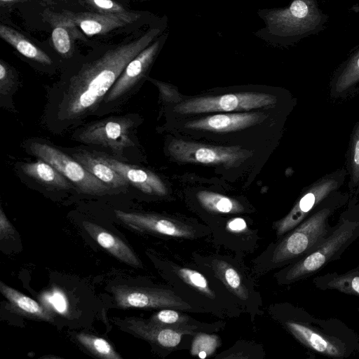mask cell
Returning <instances> with one entry per match:
<instances>
[{
  "instance_id": "1",
  "label": "cell",
  "mask_w": 359,
  "mask_h": 359,
  "mask_svg": "<svg viewBox=\"0 0 359 359\" xmlns=\"http://www.w3.org/2000/svg\"><path fill=\"white\" fill-rule=\"evenodd\" d=\"M160 33L159 27L150 29L140 37L110 49L97 60L83 65L69 80L61 102L62 117L75 119L95 109L126 65Z\"/></svg>"
},
{
  "instance_id": "2",
  "label": "cell",
  "mask_w": 359,
  "mask_h": 359,
  "mask_svg": "<svg viewBox=\"0 0 359 359\" xmlns=\"http://www.w3.org/2000/svg\"><path fill=\"white\" fill-rule=\"evenodd\" d=\"M282 325L302 346L332 359H346L359 353V335L337 318H318L302 308L285 304Z\"/></svg>"
},
{
  "instance_id": "3",
  "label": "cell",
  "mask_w": 359,
  "mask_h": 359,
  "mask_svg": "<svg viewBox=\"0 0 359 359\" xmlns=\"http://www.w3.org/2000/svg\"><path fill=\"white\" fill-rule=\"evenodd\" d=\"M359 238V202L350 197L330 235L311 252L287 265L278 274L281 284H290L318 273L326 265L339 259Z\"/></svg>"
},
{
  "instance_id": "4",
  "label": "cell",
  "mask_w": 359,
  "mask_h": 359,
  "mask_svg": "<svg viewBox=\"0 0 359 359\" xmlns=\"http://www.w3.org/2000/svg\"><path fill=\"white\" fill-rule=\"evenodd\" d=\"M351 196L349 192L339 190L327 196L312 214L284 235L273 250L271 264L289 265L316 249L333 229L330 218L346 205Z\"/></svg>"
},
{
  "instance_id": "5",
  "label": "cell",
  "mask_w": 359,
  "mask_h": 359,
  "mask_svg": "<svg viewBox=\"0 0 359 359\" xmlns=\"http://www.w3.org/2000/svg\"><path fill=\"white\" fill-rule=\"evenodd\" d=\"M266 32L276 42L290 45L322 31L328 17L320 8L318 0H292L283 8L262 14Z\"/></svg>"
},
{
  "instance_id": "6",
  "label": "cell",
  "mask_w": 359,
  "mask_h": 359,
  "mask_svg": "<svg viewBox=\"0 0 359 359\" xmlns=\"http://www.w3.org/2000/svg\"><path fill=\"white\" fill-rule=\"evenodd\" d=\"M346 177V168H341L304 187L290 211L275 223L277 236H284L312 214L327 196L340 189Z\"/></svg>"
},
{
  "instance_id": "7",
  "label": "cell",
  "mask_w": 359,
  "mask_h": 359,
  "mask_svg": "<svg viewBox=\"0 0 359 359\" xmlns=\"http://www.w3.org/2000/svg\"><path fill=\"white\" fill-rule=\"evenodd\" d=\"M278 102V97L272 94L243 92L191 98L176 105L174 107V111L182 114H195L214 111L250 110L274 107Z\"/></svg>"
},
{
  "instance_id": "8",
  "label": "cell",
  "mask_w": 359,
  "mask_h": 359,
  "mask_svg": "<svg viewBox=\"0 0 359 359\" xmlns=\"http://www.w3.org/2000/svg\"><path fill=\"white\" fill-rule=\"evenodd\" d=\"M168 151L181 162L219 165L227 168L239 165L253 155L252 151L240 146H215L182 140H172Z\"/></svg>"
},
{
  "instance_id": "9",
  "label": "cell",
  "mask_w": 359,
  "mask_h": 359,
  "mask_svg": "<svg viewBox=\"0 0 359 359\" xmlns=\"http://www.w3.org/2000/svg\"><path fill=\"white\" fill-rule=\"evenodd\" d=\"M30 150L39 159L55 167L83 193L100 196L106 194L110 188L90 173L77 161L53 147L34 142L30 145Z\"/></svg>"
},
{
  "instance_id": "10",
  "label": "cell",
  "mask_w": 359,
  "mask_h": 359,
  "mask_svg": "<svg viewBox=\"0 0 359 359\" xmlns=\"http://www.w3.org/2000/svg\"><path fill=\"white\" fill-rule=\"evenodd\" d=\"M116 305L126 309H174L191 310L192 306L172 292L159 288L116 285L111 287Z\"/></svg>"
},
{
  "instance_id": "11",
  "label": "cell",
  "mask_w": 359,
  "mask_h": 359,
  "mask_svg": "<svg viewBox=\"0 0 359 359\" xmlns=\"http://www.w3.org/2000/svg\"><path fill=\"white\" fill-rule=\"evenodd\" d=\"M133 123L129 118H117L95 123L84 128L79 135V141L91 144L101 145L116 154L134 145L130 133Z\"/></svg>"
},
{
  "instance_id": "12",
  "label": "cell",
  "mask_w": 359,
  "mask_h": 359,
  "mask_svg": "<svg viewBox=\"0 0 359 359\" xmlns=\"http://www.w3.org/2000/svg\"><path fill=\"white\" fill-rule=\"evenodd\" d=\"M117 219L126 226L138 231L190 238L195 236L193 228L178 220L155 214L128 212L114 210Z\"/></svg>"
},
{
  "instance_id": "13",
  "label": "cell",
  "mask_w": 359,
  "mask_h": 359,
  "mask_svg": "<svg viewBox=\"0 0 359 359\" xmlns=\"http://www.w3.org/2000/svg\"><path fill=\"white\" fill-rule=\"evenodd\" d=\"M126 330L136 336L163 348H175L185 334H191L196 329L195 325L168 327L152 323L148 320L130 317L118 320Z\"/></svg>"
},
{
  "instance_id": "14",
  "label": "cell",
  "mask_w": 359,
  "mask_h": 359,
  "mask_svg": "<svg viewBox=\"0 0 359 359\" xmlns=\"http://www.w3.org/2000/svg\"><path fill=\"white\" fill-rule=\"evenodd\" d=\"M140 17L139 13L128 11L118 13L65 12L59 18L72 26L79 27L84 34L90 36L125 27L136 22Z\"/></svg>"
},
{
  "instance_id": "15",
  "label": "cell",
  "mask_w": 359,
  "mask_h": 359,
  "mask_svg": "<svg viewBox=\"0 0 359 359\" xmlns=\"http://www.w3.org/2000/svg\"><path fill=\"white\" fill-rule=\"evenodd\" d=\"M165 39V36L157 39L126 65L108 92L106 102L119 98L140 80L153 63Z\"/></svg>"
},
{
  "instance_id": "16",
  "label": "cell",
  "mask_w": 359,
  "mask_h": 359,
  "mask_svg": "<svg viewBox=\"0 0 359 359\" xmlns=\"http://www.w3.org/2000/svg\"><path fill=\"white\" fill-rule=\"evenodd\" d=\"M267 115L262 113L222 114L187 122L189 129L215 133H228L243 130L262 122Z\"/></svg>"
},
{
  "instance_id": "17",
  "label": "cell",
  "mask_w": 359,
  "mask_h": 359,
  "mask_svg": "<svg viewBox=\"0 0 359 359\" xmlns=\"http://www.w3.org/2000/svg\"><path fill=\"white\" fill-rule=\"evenodd\" d=\"M97 157L142 192L159 196L167 195L168 189L165 184L155 173L106 156H97Z\"/></svg>"
},
{
  "instance_id": "18",
  "label": "cell",
  "mask_w": 359,
  "mask_h": 359,
  "mask_svg": "<svg viewBox=\"0 0 359 359\" xmlns=\"http://www.w3.org/2000/svg\"><path fill=\"white\" fill-rule=\"evenodd\" d=\"M359 85V46L333 73L329 83L332 100H344L353 95Z\"/></svg>"
},
{
  "instance_id": "19",
  "label": "cell",
  "mask_w": 359,
  "mask_h": 359,
  "mask_svg": "<svg viewBox=\"0 0 359 359\" xmlns=\"http://www.w3.org/2000/svg\"><path fill=\"white\" fill-rule=\"evenodd\" d=\"M83 226L100 247L105 249L117 259L133 267L142 266V262L135 252L118 236L90 222H83Z\"/></svg>"
},
{
  "instance_id": "20",
  "label": "cell",
  "mask_w": 359,
  "mask_h": 359,
  "mask_svg": "<svg viewBox=\"0 0 359 359\" xmlns=\"http://www.w3.org/2000/svg\"><path fill=\"white\" fill-rule=\"evenodd\" d=\"M313 284L320 290H337L359 298V265L342 273L327 272L316 276Z\"/></svg>"
},
{
  "instance_id": "21",
  "label": "cell",
  "mask_w": 359,
  "mask_h": 359,
  "mask_svg": "<svg viewBox=\"0 0 359 359\" xmlns=\"http://www.w3.org/2000/svg\"><path fill=\"white\" fill-rule=\"evenodd\" d=\"M74 156L86 170L110 188H120L128 184L124 177L97 156L86 151L76 153Z\"/></svg>"
},
{
  "instance_id": "22",
  "label": "cell",
  "mask_w": 359,
  "mask_h": 359,
  "mask_svg": "<svg viewBox=\"0 0 359 359\" xmlns=\"http://www.w3.org/2000/svg\"><path fill=\"white\" fill-rule=\"evenodd\" d=\"M0 291L10 304L23 315L44 321L53 320L47 309L34 299L6 285L2 281L0 282Z\"/></svg>"
},
{
  "instance_id": "23",
  "label": "cell",
  "mask_w": 359,
  "mask_h": 359,
  "mask_svg": "<svg viewBox=\"0 0 359 359\" xmlns=\"http://www.w3.org/2000/svg\"><path fill=\"white\" fill-rule=\"evenodd\" d=\"M0 36L25 57L43 65L52 64V60L45 52L13 28L1 25Z\"/></svg>"
},
{
  "instance_id": "24",
  "label": "cell",
  "mask_w": 359,
  "mask_h": 359,
  "mask_svg": "<svg viewBox=\"0 0 359 359\" xmlns=\"http://www.w3.org/2000/svg\"><path fill=\"white\" fill-rule=\"evenodd\" d=\"M21 168L27 176L43 184L65 189L71 187V184L61 172L43 160L22 163Z\"/></svg>"
},
{
  "instance_id": "25",
  "label": "cell",
  "mask_w": 359,
  "mask_h": 359,
  "mask_svg": "<svg viewBox=\"0 0 359 359\" xmlns=\"http://www.w3.org/2000/svg\"><path fill=\"white\" fill-rule=\"evenodd\" d=\"M346 170L348 176L349 193L357 196L359 194V120L350 135L346 153Z\"/></svg>"
},
{
  "instance_id": "26",
  "label": "cell",
  "mask_w": 359,
  "mask_h": 359,
  "mask_svg": "<svg viewBox=\"0 0 359 359\" xmlns=\"http://www.w3.org/2000/svg\"><path fill=\"white\" fill-rule=\"evenodd\" d=\"M196 197L205 210L221 214H235L244 211L243 206L236 200L210 191L202 190Z\"/></svg>"
},
{
  "instance_id": "27",
  "label": "cell",
  "mask_w": 359,
  "mask_h": 359,
  "mask_svg": "<svg viewBox=\"0 0 359 359\" xmlns=\"http://www.w3.org/2000/svg\"><path fill=\"white\" fill-rule=\"evenodd\" d=\"M212 268L215 276L232 292L242 300L248 298V292L241 276L238 270L228 262L215 259L212 262Z\"/></svg>"
},
{
  "instance_id": "28",
  "label": "cell",
  "mask_w": 359,
  "mask_h": 359,
  "mask_svg": "<svg viewBox=\"0 0 359 359\" xmlns=\"http://www.w3.org/2000/svg\"><path fill=\"white\" fill-rule=\"evenodd\" d=\"M78 341L91 353L104 359H122L114 347L106 339L89 334L80 333L76 336Z\"/></svg>"
},
{
  "instance_id": "29",
  "label": "cell",
  "mask_w": 359,
  "mask_h": 359,
  "mask_svg": "<svg viewBox=\"0 0 359 359\" xmlns=\"http://www.w3.org/2000/svg\"><path fill=\"white\" fill-rule=\"evenodd\" d=\"M175 270L177 276L188 285L210 298L215 297L208 280L201 273L185 267H177Z\"/></svg>"
},
{
  "instance_id": "30",
  "label": "cell",
  "mask_w": 359,
  "mask_h": 359,
  "mask_svg": "<svg viewBox=\"0 0 359 359\" xmlns=\"http://www.w3.org/2000/svg\"><path fill=\"white\" fill-rule=\"evenodd\" d=\"M59 20L52 32V41L57 52L67 57L72 49V41L68 29L71 25L60 18Z\"/></svg>"
},
{
  "instance_id": "31",
  "label": "cell",
  "mask_w": 359,
  "mask_h": 359,
  "mask_svg": "<svg viewBox=\"0 0 359 359\" xmlns=\"http://www.w3.org/2000/svg\"><path fill=\"white\" fill-rule=\"evenodd\" d=\"M189 319L190 318L184 313L166 308L155 313L148 320L163 326L182 327L189 325Z\"/></svg>"
},
{
  "instance_id": "32",
  "label": "cell",
  "mask_w": 359,
  "mask_h": 359,
  "mask_svg": "<svg viewBox=\"0 0 359 359\" xmlns=\"http://www.w3.org/2000/svg\"><path fill=\"white\" fill-rule=\"evenodd\" d=\"M217 343L215 336L199 334L193 341L191 353L201 358H206L215 351Z\"/></svg>"
},
{
  "instance_id": "33",
  "label": "cell",
  "mask_w": 359,
  "mask_h": 359,
  "mask_svg": "<svg viewBox=\"0 0 359 359\" xmlns=\"http://www.w3.org/2000/svg\"><path fill=\"white\" fill-rule=\"evenodd\" d=\"M46 306L59 314H65L67 311V301L62 292L55 289L47 292L41 297Z\"/></svg>"
},
{
  "instance_id": "34",
  "label": "cell",
  "mask_w": 359,
  "mask_h": 359,
  "mask_svg": "<svg viewBox=\"0 0 359 359\" xmlns=\"http://www.w3.org/2000/svg\"><path fill=\"white\" fill-rule=\"evenodd\" d=\"M86 3L100 13H118L127 11L113 0H85Z\"/></svg>"
},
{
  "instance_id": "35",
  "label": "cell",
  "mask_w": 359,
  "mask_h": 359,
  "mask_svg": "<svg viewBox=\"0 0 359 359\" xmlns=\"http://www.w3.org/2000/svg\"><path fill=\"white\" fill-rule=\"evenodd\" d=\"M13 74L10 67L2 60H0V93L6 94L13 84Z\"/></svg>"
},
{
  "instance_id": "36",
  "label": "cell",
  "mask_w": 359,
  "mask_h": 359,
  "mask_svg": "<svg viewBox=\"0 0 359 359\" xmlns=\"http://www.w3.org/2000/svg\"><path fill=\"white\" fill-rule=\"evenodd\" d=\"M13 232V228L2 208L0 210V237L3 239L4 237L11 235Z\"/></svg>"
},
{
  "instance_id": "37",
  "label": "cell",
  "mask_w": 359,
  "mask_h": 359,
  "mask_svg": "<svg viewBox=\"0 0 359 359\" xmlns=\"http://www.w3.org/2000/svg\"><path fill=\"white\" fill-rule=\"evenodd\" d=\"M27 0H0L1 6L13 4L18 2L25 1Z\"/></svg>"
}]
</instances>
